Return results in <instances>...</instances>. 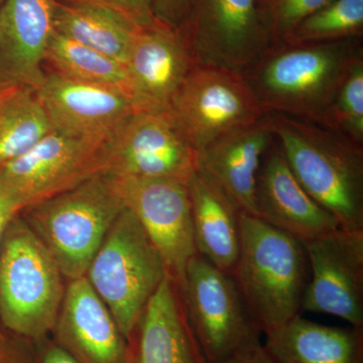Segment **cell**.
Instances as JSON below:
<instances>
[{
  "instance_id": "cell-6",
  "label": "cell",
  "mask_w": 363,
  "mask_h": 363,
  "mask_svg": "<svg viewBox=\"0 0 363 363\" xmlns=\"http://www.w3.org/2000/svg\"><path fill=\"white\" fill-rule=\"evenodd\" d=\"M167 276L161 255L142 224L124 207L93 257L85 278L128 341L145 306Z\"/></svg>"
},
{
  "instance_id": "cell-5",
  "label": "cell",
  "mask_w": 363,
  "mask_h": 363,
  "mask_svg": "<svg viewBox=\"0 0 363 363\" xmlns=\"http://www.w3.org/2000/svg\"><path fill=\"white\" fill-rule=\"evenodd\" d=\"M124 207L109 177L99 174L26 208L21 216L71 281L85 277Z\"/></svg>"
},
{
  "instance_id": "cell-30",
  "label": "cell",
  "mask_w": 363,
  "mask_h": 363,
  "mask_svg": "<svg viewBox=\"0 0 363 363\" xmlns=\"http://www.w3.org/2000/svg\"><path fill=\"white\" fill-rule=\"evenodd\" d=\"M192 0H152L157 21L178 30L187 18Z\"/></svg>"
},
{
  "instance_id": "cell-19",
  "label": "cell",
  "mask_w": 363,
  "mask_h": 363,
  "mask_svg": "<svg viewBox=\"0 0 363 363\" xmlns=\"http://www.w3.org/2000/svg\"><path fill=\"white\" fill-rule=\"evenodd\" d=\"M128 342V363H208L189 323L181 286L167 276Z\"/></svg>"
},
{
  "instance_id": "cell-9",
  "label": "cell",
  "mask_w": 363,
  "mask_h": 363,
  "mask_svg": "<svg viewBox=\"0 0 363 363\" xmlns=\"http://www.w3.org/2000/svg\"><path fill=\"white\" fill-rule=\"evenodd\" d=\"M105 175L187 184L198 154L169 111H135L105 143Z\"/></svg>"
},
{
  "instance_id": "cell-14",
  "label": "cell",
  "mask_w": 363,
  "mask_h": 363,
  "mask_svg": "<svg viewBox=\"0 0 363 363\" xmlns=\"http://www.w3.org/2000/svg\"><path fill=\"white\" fill-rule=\"evenodd\" d=\"M195 64L178 30L159 21L142 26L124 64L133 111H169Z\"/></svg>"
},
{
  "instance_id": "cell-33",
  "label": "cell",
  "mask_w": 363,
  "mask_h": 363,
  "mask_svg": "<svg viewBox=\"0 0 363 363\" xmlns=\"http://www.w3.org/2000/svg\"><path fill=\"white\" fill-rule=\"evenodd\" d=\"M23 208L18 202L0 185V245L7 226L9 225L14 217L21 213Z\"/></svg>"
},
{
  "instance_id": "cell-13",
  "label": "cell",
  "mask_w": 363,
  "mask_h": 363,
  "mask_svg": "<svg viewBox=\"0 0 363 363\" xmlns=\"http://www.w3.org/2000/svg\"><path fill=\"white\" fill-rule=\"evenodd\" d=\"M304 245L310 281L302 312L324 313L363 328V231L338 227Z\"/></svg>"
},
{
  "instance_id": "cell-27",
  "label": "cell",
  "mask_w": 363,
  "mask_h": 363,
  "mask_svg": "<svg viewBox=\"0 0 363 363\" xmlns=\"http://www.w3.org/2000/svg\"><path fill=\"white\" fill-rule=\"evenodd\" d=\"M322 125L363 145V58L344 79Z\"/></svg>"
},
{
  "instance_id": "cell-2",
  "label": "cell",
  "mask_w": 363,
  "mask_h": 363,
  "mask_svg": "<svg viewBox=\"0 0 363 363\" xmlns=\"http://www.w3.org/2000/svg\"><path fill=\"white\" fill-rule=\"evenodd\" d=\"M289 166L341 228L363 231V145L322 124L267 113Z\"/></svg>"
},
{
  "instance_id": "cell-32",
  "label": "cell",
  "mask_w": 363,
  "mask_h": 363,
  "mask_svg": "<svg viewBox=\"0 0 363 363\" xmlns=\"http://www.w3.org/2000/svg\"><path fill=\"white\" fill-rule=\"evenodd\" d=\"M0 363H37L35 350H26L9 337L0 344Z\"/></svg>"
},
{
  "instance_id": "cell-7",
  "label": "cell",
  "mask_w": 363,
  "mask_h": 363,
  "mask_svg": "<svg viewBox=\"0 0 363 363\" xmlns=\"http://www.w3.org/2000/svg\"><path fill=\"white\" fill-rule=\"evenodd\" d=\"M182 293L189 323L208 363H226L259 342L262 332L233 274L199 253L189 262Z\"/></svg>"
},
{
  "instance_id": "cell-25",
  "label": "cell",
  "mask_w": 363,
  "mask_h": 363,
  "mask_svg": "<svg viewBox=\"0 0 363 363\" xmlns=\"http://www.w3.org/2000/svg\"><path fill=\"white\" fill-rule=\"evenodd\" d=\"M52 133L35 91L20 87L0 102V168Z\"/></svg>"
},
{
  "instance_id": "cell-26",
  "label": "cell",
  "mask_w": 363,
  "mask_h": 363,
  "mask_svg": "<svg viewBox=\"0 0 363 363\" xmlns=\"http://www.w3.org/2000/svg\"><path fill=\"white\" fill-rule=\"evenodd\" d=\"M363 37V0H333L301 21L281 42L331 43Z\"/></svg>"
},
{
  "instance_id": "cell-1",
  "label": "cell",
  "mask_w": 363,
  "mask_h": 363,
  "mask_svg": "<svg viewBox=\"0 0 363 363\" xmlns=\"http://www.w3.org/2000/svg\"><path fill=\"white\" fill-rule=\"evenodd\" d=\"M362 58V38L272 43L242 74L264 113L322 124L344 79Z\"/></svg>"
},
{
  "instance_id": "cell-22",
  "label": "cell",
  "mask_w": 363,
  "mask_h": 363,
  "mask_svg": "<svg viewBox=\"0 0 363 363\" xmlns=\"http://www.w3.org/2000/svg\"><path fill=\"white\" fill-rule=\"evenodd\" d=\"M264 335L276 363H363V328L351 325L326 326L298 315Z\"/></svg>"
},
{
  "instance_id": "cell-3",
  "label": "cell",
  "mask_w": 363,
  "mask_h": 363,
  "mask_svg": "<svg viewBox=\"0 0 363 363\" xmlns=\"http://www.w3.org/2000/svg\"><path fill=\"white\" fill-rule=\"evenodd\" d=\"M234 281L262 333L302 314L310 267L303 241L241 212Z\"/></svg>"
},
{
  "instance_id": "cell-18",
  "label": "cell",
  "mask_w": 363,
  "mask_h": 363,
  "mask_svg": "<svg viewBox=\"0 0 363 363\" xmlns=\"http://www.w3.org/2000/svg\"><path fill=\"white\" fill-rule=\"evenodd\" d=\"M56 0H4L0 6V82L38 90L55 33Z\"/></svg>"
},
{
  "instance_id": "cell-37",
  "label": "cell",
  "mask_w": 363,
  "mask_h": 363,
  "mask_svg": "<svg viewBox=\"0 0 363 363\" xmlns=\"http://www.w3.org/2000/svg\"><path fill=\"white\" fill-rule=\"evenodd\" d=\"M4 0H0V6H2V4H4Z\"/></svg>"
},
{
  "instance_id": "cell-31",
  "label": "cell",
  "mask_w": 363,
  "mask_h": 363,
  "mask_svg": "<svg viewBox=\"0 0 363 363\" xmlns=\"http://www.w3.org/2000/svg\"><path fill=\"white\" fill-rule=\"evenodd\" d=\"M33 346L37 363H79L49 337L33 344Z\"/></svg>"
},
{
  "instance_id": "cell-12",
  "label": "cell",
  "mask_w": 363,
  "mask_h": 363,
  "mask_svg": "<svg viewBox=\"0 0 363 363\" xmlns=\"http://www.w3.org/2000/svg\"><path fill=\"white\" fill-rule=\"evenodd\" d=\"M107 176L124 206L142 224L169 276L183 288L189 262L198 253L187 184Z\"/></svg>"
},
{
  "instance_id": "cell-16",
  "label": "cell",
  "mask_w": 363,
  "mask_h": 363,
  "mask_svg": "<svg viewBox=\"0 0 363 363\" xmlns=\"http://www.w3.org/2000/svg\"><path fill=\"white\" fill-rule=\"evenodd\" d=\"M255 201L257 217L303 242L340 227L333 215L306 192L276 138L260 162Z\"/></svg>"
},
{
  "instance_id": "cell-34",
  "label": "cell",
  "mask_w": 363,
  "mask_h": 363,
  "mask_svg": "<svg viewBox=\"0 0 363 363\" xmlns=\"http://www.w3.org/2000/svg\"><path fill=\"white\" fill-rule=\"evenodd\" d=\"M226 363H276V362L269 354L262 341H259Z\"/></svg>"
},
{
  "instance_id": "cell-23",
  "label": "cell",
  "mask_w": 363,
  "mask_h": 363,
  "mask_svg": "<svg viewBox=\"0 0 363 363\" xmlns=\"http://www.w3.org/2000/svg\"><path fill=\"white\" fill-rule=\"evenodd\" d=\"M55 30L125 64L142 26L116 9L91 0H56Z\"/></svg>"
},
{
  "instance_id": "cell-35",
  "label": "cell",
  "mask_w": 363,
  "mask_h": 363,
  "mask_svg": "<svg viewBox=\"0 0 363 363\" xmlns=\"http://www.w3.org/2000/svg\"><path fill=\"white\" fill-rule=\"evenodd\" d=\"M20 88V86L11 84V83L0 82V102L6 99L9 95L13 94L14 91Z\"/></svg>"
},
{
  "instance_id": "cell-15",
  "label": "cell",
  "mask_w": 363,
  "mask_h": 363,
  "mask_svg": "<svg viewBox=\"0 0 363 363\" xmlns=\"http://www.w3.org/2000/svg\"><path fill=\"white\" fill-rule=\"evenodd\" d=\"M52 131L68 138L106 142L133 113L119 91L76 82L51 72L35 90Z\"/></svg>"
},
{
  "instance_id": "cell-28",
  "label": "cell",
  "mask_w": 363,
  "mask_h": 363,
  "mask_svg": "<svg viewBox=\"0 0 363 363\" xmlns=\"http://www.w3.org/2000/svg\"><path fill=\"white\" fill-rule=\"evenodd\" d=\"M333 0H257L271 44L285 39L294 28Z\"/></svg>"
},
{
  "instance_id": "cell-10",
  "label": "cell",
  "mask_w": 363,
  "mask_h": 363,
  "mask_svg": "<svg viewBox=\"0 0 363 363\" xmlns=\"http://www.w3.org/2000/svg\"><path fill=\"white\" fill-rule=\"evenodd\" d=\"M179 33L196 64L240 73L271 45L257 0H192Z\"/></svg>"
},
{
  "instance_id": "cell-20",
  "label": "cell",
  "mask_w": 363,
  "mask_h": 363,
  "mask_svg": "<svg viewBox=\"0 0 363 363\" xmlns=\"http://www.w3.org/2000/svg\"><path fill=\"white\" fill-rule=\"evenodd\" d=\"M274 138L266 113L257 123L229 131L198 152L197 168L209 176L241 212L257 216V171Z\"/></svg>"
},
{
  "instance_id": "cell-21",
  "label": "cell",
  "mask_w": 363,
  "mask_h": 363,
  "mask_svg": "<svg viewBox=\"0 0 363 363\" xmlns=\"http://www.w3.org/2000/svg\"><path fill=\"white\" fill-rule=\"evenodd\" d=\"M187 188L197 252L233 274L240 252V208L198 168Z\"/></svg>"
},
{
  "instance_id": "cell-29",
  "label": "cell",
  "mask_w": 363,
  "mask_h": 363,
  "mask_svg": "<svg viewBox=\"0 0 363 363\" xmlns=\"http://www.w3.org/2000/svg\"><path fill=\"white\" fill-rule=\"evenodd\" d=\"M116 9L140 26H147L157 21L152 0H91Z\"/></svg>"
},
{
  "instance_id": "cell-8",
  "label": "cell",
  "mask_w": 363,
  "mask_h": 363,
  "mask_svg": "<svg viewBox=\"0 0 363 363\" xmlns=\"http://www.w3.org/2000/svg\"><path fill=\"white\" fill-rule=\"evenodd\" d=\"M169 112L197 154L229 131L266 116L242 73L201 64L189 72Z\"/></svg>"
},
{
  "instance_id": "cell-4",
  "label": "cell",
  "mask_w": 363,
  "mask_h": 363,
  "mask_svg": "<svg viewBox=\"0 0 363 363\" xmlns=\"http://www.w3.org/2000/svg\"><path fill=\"white\" fill-rule=\"evenodd\" d=\"M51 253L18 214L0 245V324L25 342L52 334L65 288Z\"/></svg>"
},
{
  "instance_id": "cell-11",
  "label": "cell",
  "mask_w": 363,
  "mask_h": 363,
  "mask_svg": "<svg viewBox=\"0 0 363 363\" xmlns=\"http://www.w3.org/2000/svg\"><path fill=\"white\" fill-rule=\"evenodd\" d=\"M105 143L50 133L0 168V185L23 210L104 173Z\"/></svg>"
},
{
  "instance_id": "cell-36",
  "label": "cell",
  "mask_w": 363,
  "mask_h": 363,
  "mask_svg": "<svg viewBox=\"0 0 363 363\" xmlns=\"http://www.w3.org/2000/svg\"><path fill=\"white\" fill-rule=\"evenodd\" d=\"M7 338H9V336H7L6 333H4V329H2L1 324H0V344L6 342Z\"/></svg>"
},
{
  "instance_id": "cell-17",
  "label": "cell",
  "mask_w": 363,
  "mask_h": 363,
  "mask_svg": "<svg viewBox=\"0 0 363 363\" xmlns=\"http://www.w3.org/2000/svg\"><path fill=\"white\" fill-rule=\"evenodd\" d=\"M52 340L79 363H128V342L85 277L71 279Z\"/></svg>"
},
{
  "instance_id": "cell-24",
  "label": "cell",
  "mask_w": 363,
  "mask_h": 363,
  "mask_svg": "<svg viewBox=\"0 0 363 363\" xmlns=\"http://www.w3.org/2000/svg\"><path fill=\"white\" fill-rule=\"evenodd\" d=\"M45 62L55 73L72 81L123 92L128 96L125 66L102 52L68 39L55 30Z\"/></svg>"
}]
</instances>
